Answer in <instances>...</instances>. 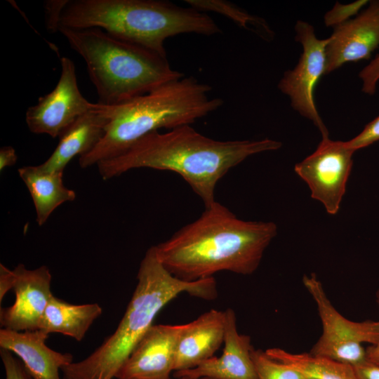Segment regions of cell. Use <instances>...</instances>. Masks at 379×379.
Wrapping results in <instances>:
<instances>
[{"instance_id":"1","label":"cell","mask_w":379,"mask_h":379,"mask_svg":"<svg viewBox=\"0 0 379 379\" xmlns=\"http://www.w3.org/2000/svg\"><path fill=\"white\" fill-rule=\"evenodd\" d=\"M277 234L274 222L243 220L215 201L198 219L154 246L171 274L194 281L221 271L252 274Z\"/></svg>"},{"instance_id":"2","label":"cell","mask_w":379,"mask_h":379,"mask_svg":"<svg viewBox=\"0 0 379 379\" xmlns=\"http://www.w3.org/2000/svg\"><path fill=\"white\" fill-rule=\"evenodd\" d=\"M281 145L269 138L216 140L183 125L166 133H150L124 153L102 161L97 166L103 180L140 168L174 172L207 207L215 201V187L231 168L252 155L277 150Z\"/></svg>"},{"instance_id":"3","label":"cell","mask_w":379,"mask_h":379,"mask_svg":"<svg viewBox=\"0 0 379 379\" xmlns=\"http://www.w3.org/2000/svg\"><path fill=\"white\" fill-rule=\"evenodd\" d=\"M137 284L114 332L85 359L61 369L62 379H113L161 309L179 294L204 300L217 297L213 277L185 281L171 274L158 259L154 246L142 258Z\"/></svg>"},{"instance_id":"4","label":"cell","mask_w":379,"mask_h":379,"mask_svg":"<svg viewBox=\"0 0 379 379\" xmlns=\"http://www.w3.org/2000/svg\"><path fill=\"white\" fill-rule=\"evenodd\" d=\"M211 90L194 77L184 76L127 101L104 105L108 117L104 135L90 152L79 157V166L97 165L124 153L150 133L190 125L215 111L223 100L211 98Z\"/></svg>"},{"instance_id":"5","label":"cell","mask_w":379,"mask_h":379,"mask_svg":"<svg viewBox=\"0 0 379 379\" xmlns=\"http://www.w3.org/2000/svg\"><path fill=\"white\" fill-rule=\"evenodd\" d=\"M60 27L100 28L165 58L164 41L169 37L186 33L212 36L222 32L204 12L162 0H68Z\"/></svg>"},{"instance_id":"6","label":"cell","mask_w":379,"mask_h":379,"mask_svg":"<svg viewBox=\"0 0 379 379\" xmlns=\"http://www.w3.org/2000/svg\"><path fill=\"white\" fill-rule=\"evenodd\" d=\"M84 60L99 101L117 105L184 77L167 60L100 28L58 29Z\"/></svg>"},{"instance_id":"7","label":"cell","mask_w":379,"mask_h":379,"mask_svg":"<svg viewBox=\"0 0 379 379\" xmlns=\"http://www.w3.org/2000/svg\"><path fill=\"white\" fill-rule=\"evenodd\" d=\"M302 283L316 302L322 324V334L310 353L352 366L367 361L366 351L362 343H377L379 321L358 322L344 317L329 300L315 274L304 275Z\"/></svg>"},{"instance_id":"8","label":"cell","mask_w":379,"mask_h":379,"mask_svg":"<svg viewBox=\"0 0 379 379\" xmlns=\"http://www.w3.org/2000/svg\"><path fill=\"white\" fill-rule=\"evenodd\" d=\"M295 40L302 46L297 65L287 70L280 79L278 88L291 100V106L310 119L320 131L322 138H328V131L315 105L314 89L326 71V46L328 38L317 37L312 25L298 20L295 26Z\"/></svg>"},{"instance_id":"9","label":"cell","mask_w":379,"mask_h":379,"mask_svg":"<svg viewBox=\"0 0 379 379\" xmlns=\"http://www.w3.org/2000/svg\"><path fill=\"white\" fill-rule=\"evenodd\" d=\"M355 151L346 142L322 138L316 150L295 166V172L320 201L326 212L335 215L346 190Z\"/></svg>"},{"instance_id":"10","label":"cell","mask_w":379,"mask_h":379,"mask_svg":"<svg viewBox=\"0 0 379 379\" xmlns=\"http://www.w3.org/2000/svg\"><path fill=\"white\" fill-rule=\"evenodd\" d=\"M60 65V76L53 90L40 97L25 114V121L32 133L46 134L53 138L59 137L77 119L97 106L82 95L74 62L62 57Z\"/></svg>"},{"instance_id":"11","label":"cell","mask_w":379,"mask_h":379,"mask_svg":"<svg viewBox=\"0 0 379 379\" xmlns=\"http://www.w3.org/2000/svg\"><path fill=\"white\" fill-rule=\"evenodd\" d=\"M13 287L15 301L12 305L1 307L0 324L15 331H35L41 321L51 298V274L46 266L29 270L23 264L14 269Z\"/></svg>"},{"instance_id":"12","label":"cell","mask_w":379,"mask_h":379,"mask_svg":"<svg viewBox=\"0 0 379 379\" xmlns=\"http://www.w3.org/2000/svg\"><path fill=\"white\" fill-rule=\"evenodd\" d=\"M184 324H153L124 363L116 379H168Z\"/></svg>"},{"instance_id":"13","label":"cell","mask_w":379,"mask_h":379,"mask_svg":"<svg viewBox=\"0 0 379 379\" xmlns=\"http://www.w3.org/2000/svg\"><path fill=\"white\" fill-rule=\"evenodd\" d=\"M378 47L379 1H373L354 19L334 27L326 46L325 74L346 62L370 58Z\"/></svg>"},{"instance_id":"14","label":"cell","mask_w":379,"mask_h":379,"mask_svg":"<svg viewBox=\"0 0 379 379\" xmlns=\"http://www.w3.org/2000/svg\"><path fill=\"white\" fill-rule=\"evenodd\" d=\"M224 312L225 330L222 355L219 357L213 356L195 368L174 371L175 378L257 379L251 357L253 347L251 337L238 332L236 314L232 309L227 308Z\"/></svg>"},{"instance_id":"15","label":"cell","mask_w":379,"mask_h":379,"mask_svg":"<svg viewBox=\"0 0 379 379\" xmlns=\"http://www.w3.org/2000/svg\"><path fill=\"white\" fill-rule=\"evenodd\" d=\"M48 335L41 329L15 331L2 328L0 347L15 354L32 379H62L59 371L73 362V356L49 348L46 345Z\"/></svg>"},{"instance_id":"16","label":"cell","mask_w":379,"mask_h":379,"mask_svg":"<svg viewBox=\"0 0 379 379\" xmlns=\"http://www.w3.org/2000/svg\"><path fill=\"white\" fill-rule=\"evenodd\" d=\"M225 312L215 309L184 324L176 347L174 371L197 367L224 343Z\"/></svg>"},{"instance_id":"17","label":"cell","mask_w":379,"mask_h":379,"mask_svg":"<svg viewBox=\"0 0 379 379\" xmlns=\"http://www.w3.org/2000/svg\"><path fill=\"white\" fill-rule=\"evenodd\" d=\"M107 121L105 105L98 102L95 109L80 117L62 133L53 152L38 166L46 171L63 172L74 157L88 153L98 143Z\"/></svg>"},{"instance_id":"18","label":"cell","mask_w":379,"mask_h":379,"mask_svg":"<svg viewBox=\"0 0 379 379\" xmlns=\"http://www.w3.org/2000/svg\"><path fill=\"white\" fill-rule=\"evenodd\" d=\"M27 186L36 211V221L42 226L59 206L76 198L75 192L63 184V172L46 171L39 166H27L18 169Z\"/></svg>"},{"instance_id":"19","label":"cell","mask_w":379,"mask_h":379,"mask_svg":"<svg viewBox=\"0 0 379 379\" xmlns=\"http://www.w3.org/2000/svg\"><path fill=\"white\" fill-rule=\"evenodd\" d=\"M102 313V307L96 302L74 305L53 295L39 329L48 334L58 333L81 341Z\"/></svg>"},{"instance_id":"20","label":"cell","mask_w":379,"mask_h":379,"mask_svg":"<svg viewBox=\"0 0 379 379\" xmlns=\"http://www.w3.org/2000/svg\"><path fill=\"white\" fill-rule=\"evenodd\" d=\"M271 358L296 369L307 379H358L352 366L312 354H293L277 347L269 348Z\"/></svg>"},{"instance_id":"21","label":"cell","mask_w":379,"mask_h":379,"mask_svg":"<svg viewBox=\"0 0 379 379\" xmlns=\"http://www.w3.org/2000/svg\"><path fill=\"white\" fill-rule=\"evenodd\" d=\"M192 8L204 12L213 11L223 15L239 26L251 30L265 40L273 38V32L265 20L251 15L235 4L222 0H185Z\"/></svg>"},{"instance_id":"22","label":"cell","mask_w":379,"mask_h":379,"mask_svg":"<svg viewBox=\"0 0 379 379\" xmlns=\"http://www.w3.org/2000/svg\"><path fill=\"white\" fill-rule=\"evenodd\" d=\"M251 357L257 379H307L296 369L271 358L262 350L253 348Z\"/></svg>"},{"instance_id":"23","label":"cell","mask_w":379,"mask_h":379,"mask_svg":"<svg viewBox=\"0 0 379 379\" xmlns=\"http://www.w3.org/2000/svg\"><path fill=\"white\" fill-rule=\"evenodd\" d=\"M367 0H359L347 4L336 2L334 6L324 15V23L327 27H336L346 22L357 15L367 4Z\"/></svg>"},{"instance_id":"24","label":"cell","mask_w":379,"mask_h":379,"mask_svg":"<svg viewBox=\"0 0 379 379\" xmlns=\"http://www.w3.org/2000/svg\"><path fill=\"white\" fill-rule=\"evenodd\" d=\"M379 140V116L365 126L354 138L346 142L347 146L357 151Z\"/></svg>"},{"instance_id":"25","label":"cell","mask_w":379,"mask_h":379,"mask_svg":"<svg viewBox=\"0 0 379 379\" xmlns=\"http://www.w3.org/2000/svg\"><path fill=\"white\" fill-rule=\"evenodd\" d=\"M0 356L5 370V379H32L21 361L11 352L0 348Z\"/></svg>"},{"instance_id":"26","label":"cell","mask_w":379,"mask_h":379,"mask_svg":"<svg viewBox=\"0 0 379 379\" xmlns=\"http://www.w3.org/2000/svg\"><path fill=\"white\" fill-rule=\"evenodd\" d=\"M359 77L362 81V91L368 95H373L379 81V55L361 70Z\"/></svg>"},{"instance_id":"27","label":"cell","mask_w":379,"mask_h":379,"mask_svg":"<svg viewBox=\"0 0 379 379\" xmlns=\"http://www.w3.org/2000/svg\"><path fill=\"white\" fill-rule=\"evenodd\" d=\"M67 1L48 0L45 2L46 27L48 32H58L61 14Z\"/></svg>"},{"instance_id":"28","label":"cell","mask_w":379,"mask_h":379,"mask_svg":"<svg viewBox=\"0 0 379 379\" xmlns=\"http://www.w3.org/2000/svg\"><path fill=\"white\" fill-rule=\"evenodd\" d=\"M15 276L13 270H9L2 263L0 264V303L6 294L13 289Z\"/></svg>"},{"instance_id":"29","label":"cell","mask_w":379,"mask_h":379,"mask_svg":"<svg viewBox=\"0 0 379 379\" xmlns=\"http://www.w3.org/2000/svg\"><path fill=\"white\" fill-rule=\"evenodd\" d=\"M358 379H379V365L368 361L353 366Z\"/></svg>"},{"instance_id":"30","label":"cell","mask_w":379,"mask_h":379,"mask_svg":"<svg viewBox=\"0 0 379 379\" xmlns=\"http://www.w3.org/2000/svg\"><path fill=\"white\" fill-rule=\"evenodd\" d=\"M18 159L15 149L11 146H4L0 149V171L14 165Z\"/></svg>"},{"instance_id":"31","label":"cell","mask_w":379,"mask_h":379,"mask_svg":"<svg viewBox=\"0 0 379 379\" xmlns=\"http://www.w3.org/2000/svg\"><path fill=\"white\" fill-rule=\"evenodd\" d=\"M377 302L379 306V289L376 293ZM366 356L368 361L379 365V338L375 345H371L367 349Z\"/></svg>"},{"instance_id":"32","label":"cell","mask_w":379,"mask_h":379,"mask_svg":"<svg viewBox=\"0 0 379 379\" xmlns=\"http://www.w3.org/2000/svg\"><path fill=\"white\" fill-rule=\"evenodd\" d=\"M168 379H172V378H169ZM174 379H192V378H187V377H182V378H175Z\"/></svg>"},{"instance_id":"33","label":"cell","mask_w":379,"mask_h":379,"mask_svg":"<svg viewBox=\"0 0 379 379\" xmlns=\"http://www.w3.org/2000/svg\"><path fill=\"white\" fill-rule=\"evenodd\" d=\"M200 379H213V378H201Z\"/></svg>"}]
</instances>
